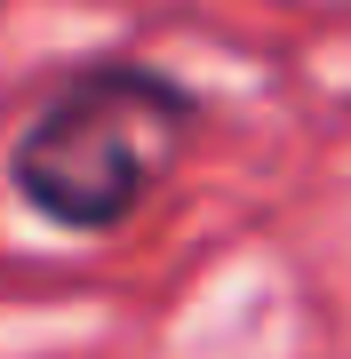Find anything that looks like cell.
I'll use <instances>...</instances> for the list:
<instances>
[{
  "mask_svg": "<svg viewBox=\"0 0 351 359\" xmlns=\"http://www.w3.org/2000/svg\"><path fill=\"white\" fill-rule=\"evenodd\" d=\"M200 128V96L160 65H80L8 144V184L56 231H120Z\"/></svg>",
  "mask_w": 351,
  "mask_h": 359,
  "instance_id": "1",
  "label": "cell"
}]
</instances>
